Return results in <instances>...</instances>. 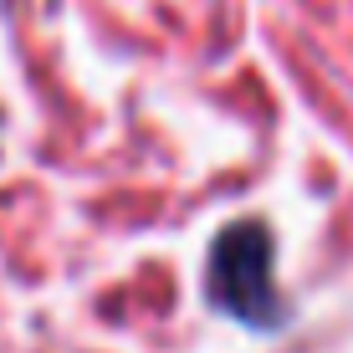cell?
I'll list each match as a JSON object with an SVG mask.
<instances>
[{
	"label": "cell",
	"mask_w": 353,
	"mask_h": 353,
	"mask_svg": "<svg viewBox=\"0 0 353 353\" xmlns=\"http://www.w3.org/2000/svg\"><path fill=\"white\" fill-rule=\"evenodd\" d=\"M205 292L221 312H230L246 327H276L282 323V297L272 282V236L256 221L225 225L210 246V272Z\"/></svg>",
	"instance_id": "1"
}]
</instances>
